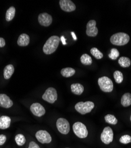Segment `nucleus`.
<instances>
[{
  "mask_svg": "<svg viewBox=\"0 0 131 148\" xmlns=\"http://www.w3.org/2000/svg\"><path fill=\"white\" fill-rule=\"evenodd\" d=\"M60 38L57 36H52L47 40L45 43L43 51L46 55H50L54 53L57 49L59 43H60Z\"/></svg>",
  "mask_w": 131,
  "mask_h": 148,
  "instance_id": "1",
  "label": "nucleus"
},
{
  "mask_svg": "<svg viewBox=\"0 0 131 148\" xmlns=\"http://www.w3.org/2000/svg\"><path fill=\"white\" fill-rule=\"evenodd\" d=\"M111 42L116 46H124L130 40L129 36L125 33H117L113 34L111 38Z\"/></svg>",
  "mask_w": 131,
  "mask_h": 148,
  "instance_id": "2",
  "label": "nucleus"
},
{
  "mask_svg": "<svg viewBox=\"0 0 131 148\" xmlns=\"http://www.w3.org/2000/svg\"><path fill=\"white\" fill-rule=\"evenodd\" d=\"M94 107V104L92 101H90L86 102L80 101L77 103L75 106V110L77 112L83 115L90 113Z\"/></svg>",
  "mask_w": 131,
  "mask_h": 148,
  "instance_id": "3",
  "label": "nucleus"
},
{
  "mask_svg": "<svg viewBox=\"0 0 131 148\" xmlns=\"http://www.w3.org/2000/svg\"><path fill=\"white\" fill-rule=\"evenodd\" d=\"M73 130L76 136L80 139H85L88 137V130L83 123L77 121L73 125Z\"/></svg>",
  "mask_w": 131,
  "mask_h": 148,
  "instance_id": "4",
  "label": "nucleus"
},
{
  "mask_svg": "<svg viewBox=\"0 0 131 148\" xmlns=\"http://www.w3.org/2000/svg\"><path fill=\"white\" fill-rule=\"evenodd\" d=\"M98 84L100 90L105 92H111L113 90L112 81L107 77H102L98 79Z\"/></svg>",
  "mask_w": 131,
  "mask_h": 148,
  "instance_id": "5",
  "label": "nucleus"
},
{
  "mask_svg": "<svg viewBox=\"0 0 131 148\" xmlns=\"http://www.w3.org/2000/svg\"><path fill=\"white\" fill-rule=\"evenodd\" d=\"M43 99L50 104H53L57 99V93L56 90L53 87L47 88L42 96Z\"/></svg>",
  "mask_w": 131,
  "mask_h": 148,
  "instance_id": "6",
  "label": "nucleus"
},
{
  "mask_svg": "<svg viewBox=\"0 0 131 148\" xmlns=\"http://www.w3.org/2000/svg\"><path fill=\"white\" fill-rule=\"evenodd\" d=\"M56 126L58 132L63 134H67L70 130L69 121L64 118H59L57 120Z\"/></svg>",
  "mask_w": 131,
  "mask_h": 148,
  "instance_id": "7",
  "label": "nucleus"
},
{
  "mask_svg": "<svg viewBox=\"0 0 131 148\" xmlns=\"http://www.w3.org/2000/svg\"><path fill=\"white\" fill-rule=\"evenodd\" d=\"M100 139L104 144H110L113 140V132L112 129L109 126L106 127L102 131Z\"/></svg>",
  "mask_w": 131,
  "mask_h": 148,
  "instance_id": "8",
  "label": "nucleus"
},
{
  "mask_svg": "<svg viewBox=\"0 0 131 148\" xmlns=\"http://www.w3.org/2000/svg\"><path fill=\"white\" fill-rule=\"evenodd\" d=\"M35 138L39 142L42 144L50 143L52 140V136L49 133L43 130L37 131L35 133Z\"/></svg>",
  "mask_w": 131,
  "mask_h": 148,
  "instance_id": "9",
  "label": "nucleus"
},
{
  "mask_svg": "<svg viewBox=\"0 0 131 148\" xmlns=\"http://www.w3.org/2000/svg\"><path fill=\"white\" fill-rule=\"evenodd\" d=\"M31 112L35 116L41 117L45 113L44 107L39 103H34L30 106Z\"/></svg>",
  "mask_w": 131,
  "mask_h": 148,
  "instance_id": "10",
  "label": "nucleus"
},
{
  "mask_svg": "<svg viewBox=\"0 0 131 148\" xmlns=\"http://www.w3.org/2000/svg\"><path fill=\"white\" fill-rule=\"evenodd\" d=\"M96 22L95 20H90L86 26V34L89 37H95L98 34V29L96 27Z\"/></svg>",
  "mask_w": 131,
  "mask_h": 148,
  "instance_id": "11",
  "label": "nucleus"
},
{
  "mask_svg": "<svg viewBox=\"0 0 131 148\" xmlns=\"http://www.w3.org/2000/svg\"><path fill=\"white\" fill-rule=\"evenodd\" d=\"M59 4L62 10L66 12H72L76 8L75 4L70 0H60Z\"/></svg>",
  "mask_w": 131,
  "mask_h": 148,
  "instance_id": "12",
  "label": "nucleus"
},
{
  "mask_svg": "<svg viewBox=\"0 0 131 148\" xmlns=\"http://www.w3.org/2000/svg\"><path fill=\"white\" fill-rule=\"evenodd\" d=\"M38 21L40 25L45 27H48L50 26V24H52L53 18L48 13H44L39 16Z\"/></svg>",
  "mask_w": 131,
  "mask_h": 148,
  "instance_id": "13",
  "label": "nucleus"
},
{
  "mask_svg": "<svg viewBox=\"0 0 131 148\" xmlns=\"http://www.w3.org/2000/svg\"><path fill=\"white\" fill-rule=\"evenodd\" d=\"M13 106V102L5 94H0V107L9 108Z\"/></svg>",
  "mask_w": 131,
  "mask_h": 148,
  "instance_id": "14",
  "label": "nucleus"
},
{
  "mask_svg": "<svg viewBox=\"0 0 131 148\" xmlns=\"http://www.w3.org/2000/svg\"><path fill=\"white\" fill-rule=\"evenodd\" d=\"M11 118L7 116H2L0 117V129L5 130L10 127Z\"/></svg>",
  "mask_w": 131,
  "mask_h": 148,
  "instance_id": "15",
  "label": "nucleus"
},
{
  "mask_svg": "<svg viewBox=\"0 0 131 148\" xmlns=\"http://www.w3.org/2000/svg\"><path fill=\"white\" fill-rule=\"evenodd\" d=\"M30 43V37L27 34L23 33L20 35L17 40V44L20 46H27Z\"/></svg>",
  "mask_w": 131,
  "mask_h": 148,
  "instance_id": "16",
  "label": "nucleus"
},
{
  "mask_svg": "<svg viewBox=\"0 0 131 148\" xmlns=\"http://www.w3.org/2000/svg\"><path fill=\"white\" fill-rule=\"evenodd\" d=\"M71 91L74 94L80 95L84 91V87L79 83H75L71 85Z\"/></svg>",
  "mask_w": 131,
  "mask_h": 148,
  "instance_id": "17",
  "label": "nucleus"
},
{
  "mask_svg": "<svg viewBox=\"0 0 131 148\" xmlns=\"http://www.w3.org/2000/svg\"><path fill=\"white\" fill-rule=\"evenodd\" d=\"M14 72V66L11 64L7 65L4 69V77L5 79H9Z\"/></svg>",
  "mask_w": 131,
  "mask_h": 148,
  "instance_id": "18",
  "label": "nucleus"
},
{
  "mask_svg": "<svg viewBox=\"0 0 131 148\" xmlns=\"http://www.w3.org/2000/svg\"><path fill=\"white\" fill-rule=\"evenodd\" d=\"M121 103L122 106L125 107L130 106L131 105V94L129 92L124 94L121 98Z\"/></svg>",
  "mask_w": 131,
  "mask_h": 148,
  "instance_id": "19",
  "label": "nucleus"
},
{
  "mask_svg": "<svg viewBox=\"0 0 131 148\" xmlns=\"http://www.w3.org/2000/svg\"><path fill=\"white\" fill-rule=\"evenodd\" d=\"M76 73L75 69L72 68H65L61 70V74L65 78H69L74 75Z\"/></svg>",
  "mask_w": 131,
  "mask_h": 148,
  "instance_id": "20",
  "label": "nucleus"
},
{
  "mask_svg": "<svg viewBox=\"0 0 131 148\" xmlns=\"http://www.w3.org/2000/svg\"><path fill=\"white\" fill-rule=\"evenodd\" d=\"M118 63L122 68H128L131 64L130 59L127 57L122 56L118 60Z\"/></svg>",
  "mask_w": 131,
  "mask_h": 148,
  "instance_id": "21",
  "label": "nucleus"
},
{
  "mask_svg": "<svg viewBox=\"0 0 131 148\" xmlns=\"http://www.w3.org/2000/svg\"><path fill=\"white\" fill-rule=\"evenodd\" d=\"M16 14V8L14 7H10L7 12L5 14V19L7 21H10L13 20Z\"/></svg>",
  "mask_w": 131,
  "mask_h": 148,
  "instance_id": "22",
  "label": "nucleus"
},
{
  "mask_svg": "<svg viewBox=\"0 0 131 148\" xmlns=\"http://www.w3.org/2000/svg\"><path fill=\"white\" fill-rule=\"evenodd\" d=\"M80 61L82 64L85 65H90L92 64V59L88 54H83L80 58Z\"/></svg>",
  "mask_w": 131,
  "mask_h": 148,
  "instance_id": "23",
  "label": "nucleus"
},
{
  "mask_svg": "<svg viewBox=\"0 0 131 148\" xmlns=\"http://www.w3.org/2000/svg\"><path fill=\"white\" fill-rule=\"evenodd\" d=\"M15 141L17 145L19 146H22L26 143V139L25 136L22 134H18L15 137Z\"/></svg>",
  "mask_w": 131,
  "mask_h": 148,
  "instance_id": "24",
  "label": "nucleus"
},
{
  "mask_svg": "<svg viewBox=\"0 0 131 148\" xmlns=\"http://www.w3.org/2000/svg\"><path fill=\"white\" fill-rule=\"evenodd\" d=\"M113 77L117 84H121L124 80L123 73L119 71H116L113 73Z\"/></svg>",
  "mask_w": 131,
  "mask_h": 148,
  "instance_id": "25",
  "label": "nucleus"
},
{
  "mask_svg": "<svg viewBox=\"0 0 131 148\" xmlns=\"http://www.w3.org/2000/svg\"><path fill=\"white\" fill-rule=\"evenodd\" d=\"M105 120L106 123L111 125H115L117 123V119L112 114H107L105 117Z\"/></svg>",
  "mask_w": 131,
  "mask_h": 148,
  "instance_id": "26",
  "label": "nucleus"
},
{
  "mask_svg": "<svg viewBox=\"0 0 131 148\" xmlns=\"http://www.w3.org/2000/svg\"><path fill=\"white\" fill-rule=\"evenodd\" d=\"M91 54L97 59H100L103 57V53L96 47H93L90 50Z\"/></svg>",
  "mask_w": 131,
  "mask_h": 148,
  "instance_id": "27",
  "label": "nucleus"
},
{
  "mask_svg": "<svg viewBox=\"0 0 131 148\" xmlns=\"http://www.w3.org/2000/svg\"><path fill=\"white\" fill-rule=\"evenodd\" d=\"M119 56V52L117 51V49L115 48L112 49L111 53L109 54V57L112 60H116Z\"/></svg>",
  "mask_w": 131,
  "mask_h": 148,
  "instance_id": "28",
  "label": "nucleus"
},
{
  "mask_svg": "<svg viewBox=\"0 0 131 148\" xmlns=\"http://www.w3.org/2000/svg\"><path fill=\"white\" fill-rule=\"evenodd\" d=\"M119 142L122 144H128L131 142V136L128 134H125L120 138Z\"/></svg>",
  "mask_w": 131,
  "mask_h": 148,
  "instance_id": "29",
  "label": "nucleus"
},
{
  "mask_svg": "<svg viewBox=\"0 0 131 148\" xmlns=\"http://www.w3.org/2000/svg\"><path fill=\"white\" fill-rule=\"evenodd\" d=\"M7 140V137L4 134H0V146L3 145Z\"/></svg>",
  "mask_w": 131,
  "mask_h": 148,
  "instance_id": "30",
  "label": "nucleus"
},
{
  "mask_svg": "<svg viewBox=\"0 0 131 148\" xmlns=\"http://www.w3.org/2000/svg\"><path fill=\"white\" fill-rule=\"evenodd\" d=\"M28 148H40L39 145L38 144H37L34 141H31L30 143H29V146Z\"/></svg>",
  "mask_w": 131,
  "mask_h": 148,
  "instance_id": "31",
  "label": "nucleus"
},
{
  "mask_svg": "<svg viewBox=\"0 0 131 148\" xmlns=\"http://www.w3.org/2000/svg\"><path fill=\"white\" fill-rule=\"evenodd\" d=\"M5 45V42L4 38H0V47H3Z\"/></svg>",
  "mask_w": 131,
  "mask_h": 148,
  "instance_id": "32",
  "label": "nucleus"
},
{
  "mask_svg": "<svg viewBox=\"0 0 131 148\" xmlns=\"http://www.w3.org/2000/svg\"><path fill=\"white\" fill-rule=\"evenodd\" d=\"M60 40H61V41L62 42V43H63V45H66L67 44V43H66V39L64 38V37L63 36H61Z\"/></svg>",
  "mask_w": 131,
  "mask_h": 148,
  "instance_id": "33",
  "label": "nucleus"
},
{
  "mask_svg": "<svg viewBox=\"0 0 131 148\" xmlns=\"http://www.w3.org/2000/svg\"><path fill=\"white\" fill-rule=\"evenodd\" d=\"M71 36H72V37H73V38L74 39V40H77V37H76L75 33L72 32H71Z\"/></svg>",
  "mask_w": 131,
  "mask_h": 148,
  "instance_id": "34",
  "label": "nucleus"
},
{
  "mask_svg": "<svg viewBox=\"0 0 131 148\" xmlns=\"http://www.w3.org/2000/svg\"><path fill=\"white\" fill-rule=\"evenodd\" d=\"M130 121H131V115H130Z\"/></svg>",
  "mask_w": 131,
  "mask_h": 148,
  "instance_id": "35",
  "label": "nucleus"
},
{
  "mask_svg": "<svg viewBox=\"0 0 131 148\" xmlns=\"http://www.w3.org/2000/svg\"><path fill=\"white\" fill-rule=\"evenodd\" d=\"M66 148H69V147H66Z\"/></svg>",
  "mask_w": 131,
  "mask_h": 148,
  "instance_id": "36",
  "label": "nucleus"
},
{
  "mask_svg": "<svg viewBox=\"0 0 131 148\" xmlns=\"http://www.w3.org/2000/svg\"><path fill=\"white\" fill-rule=\"evenodd\" d=\"M0 117H1V116H0Z\"/></svg>",
  "mask_w": 131,
  "mask_h": 148,
  "instance_id": "37",
  "label": "nucleus"
}]
</instances>
